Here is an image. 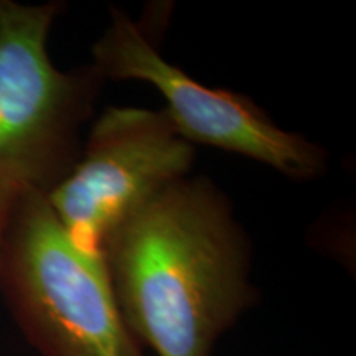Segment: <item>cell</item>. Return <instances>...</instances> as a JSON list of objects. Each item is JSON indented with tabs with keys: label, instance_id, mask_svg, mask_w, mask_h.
Returning a JSON list of instances; mask_svg holds the SVG:
<instances>
[{
	"label": "cell",
	"instance_id": "obj_1",
	"mask_svg": "<svg viewBox=\"0 0 356 356\" xmlns=\"http://www.w3.org/2000/svg\"><path fill=\"white\" fill-rule=\"evenodd\" d=\"M101 256L127 328L159 356H211L257 300L246 234L203 177L155 195L106 239Z\"/></svg>",
	"mask_w": 356,
	"mask_h": 356
},
{
	"label": "cell",
	"instance_id": "obj_2",
	"mask_svg": "<svg viewBox=\"0 0 356 356\" xmlns=\"http://www.w3.org/2000/svg\"><path fill=\"white\" fill-rule=\"evenodd\" d=\"M0 289L43 356H144L104 259L70 238L42 190L26 188L13 203L0 239Z\"/></svg>",
	"mask_w": 356,
	"mask_h": 356
},
{
	"label": "cell",
	"instance_id": "obj_3",
	"mask_svg": "<svg viewBox=\"0 0 356 356\" xmlns=\"http://www.w3.org/2000/svg\"><path fill=\"white\" fill-rule=\"evenodd\" d=\"M60 3L0 0V165L47 193L79 159V129L104 78L92 65L60 71L48 33Z\"/></svg>",
	"mask_w": 356,
	"mask_h": 356
},
{
	"label": "cell",
	"instance_id": "obj_4",
	"mask_svg": "<svg viewBox=\"0 0 356 356\" xmlns=\"http://www.w3.org/2000/svg\"><path fill=\"white\" fill-rule=\"evenodd\" d=\"M193 162V144L162 111L108 108L47 200L70 238L101 256L106 239L155 195L188 177Z\"/></svg>",
	"mask_w": 356,
	"mask_h": 356
},
{
	"label": "cell",
	"instance_id": "obj_5",
	"mask_svg": "<svg viewBox=\"0 0 356 356\" xmlns=\"http://www.w3.org/2000/svg\"><path fill=\"white\" fill-rule=\"evenodd\" d=\"M109 29L92 47V66L104 79H140L167 99L162 111L190 144L244 155L291 180H314L327 168L322 147L280 129L254 101L195 81L160 55L152 33L111 8Z\"/></svg>",
	"mask_w": 356,
	"mask_h": 356
},
{
	"label": "cell",
	"instance_id": "obj_6",
	"mask_svg": "<svg viewBox=\"0 0 356 356\" xmlns=\"http://www.w3.org/2000/svg\"><path fill=\"white\" fill-rule=\"evenodd\" d=\"M26 188H35V186L22 173L0 165V239H2L13 203Z\"/></svg>",
	"mask_w": 356,
	"mask_h": 356
}]
</instances>
